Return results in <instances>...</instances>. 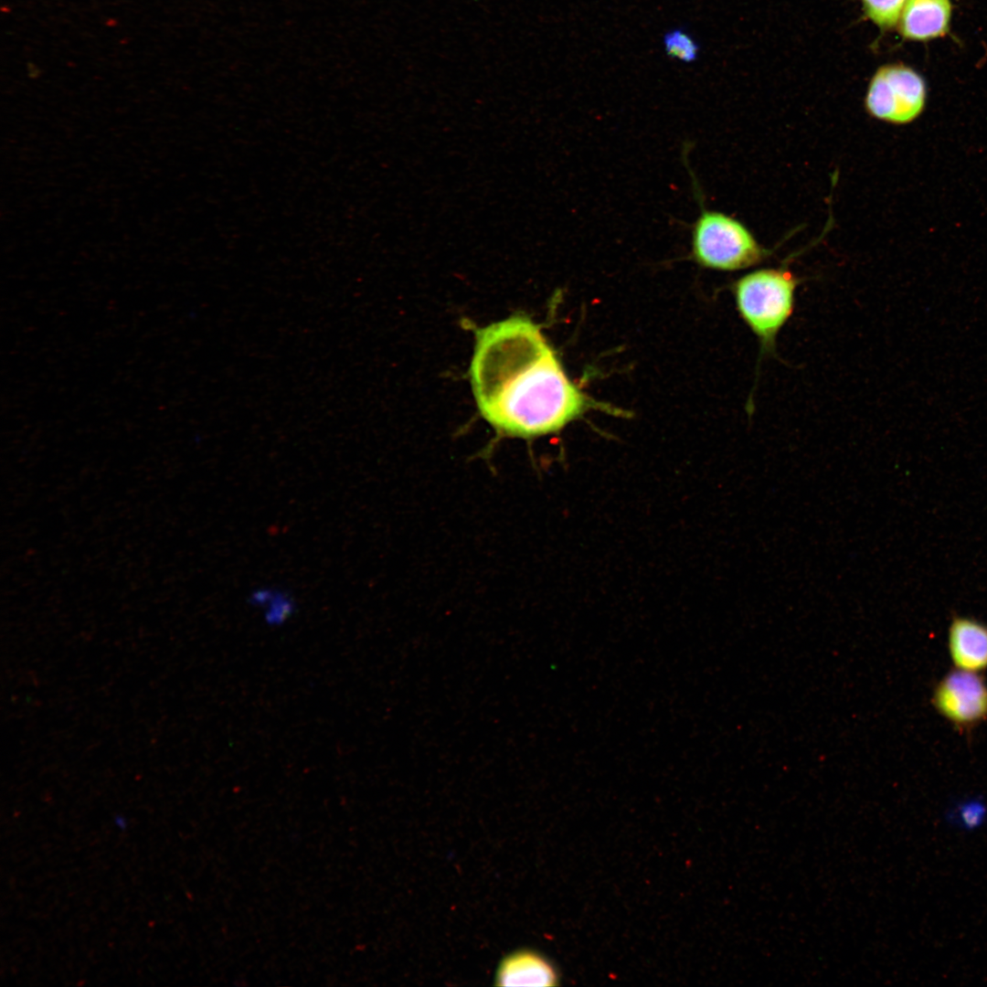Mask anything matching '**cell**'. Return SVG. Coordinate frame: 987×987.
Listing matches in <instances>:
<instances>
[{
	"instance_id": "obj_1",
	"label": "cell",
	"mask_w": 987,
	"mask_h": 987,
	"mask_svg": "<svg viewBox=\"0 0 987 987\" xmlns=\"http://www.w3.org/2000/svg\"><path fill=\"white\" fill-rule=\"evenodd\" d=\"M470 377L482 416L509 437L557 432L591 406L539 326L522 314L476 330Z\"/></svg>"
},
{
	"instance_id": "obj_2",
	"label": "cell",
	"mask_w": 987,
	"mask_h": 987,
	"mask_svg": "<svg viewBox=\"0 0 987 987\" xmlns=\"http://www.w3.org/2000/svg\"><path fill=\"white\" fill-rule=\"evenodd\" d=\"M800 281L780 267L748 272L733 283L737 310L758 339L759 357L775 355L779 333L794 312Z\"/></svg>"
},
{
	"instance_id": "obj_3",
	"label": "cell",
	"mask_w": 987,
	"mask_h": 987,
	"mask_svg": "<svg viewBox=\"0 0 987 987\" xmlns=\"http://www.w3.org/2000/svg\"><path fill=\"white\" fill-rule=\"evenodd\" d=\"M692 253L703 267L734 271L759 264L769 251L737 219L702 208L692 228Z\"/></svg>"
},
{
	"instance_id": "obj_4",
	"label": "cell",
	"mask_w": 987,
	"mask_h": 987,
	"mask_svg": "<svg viewBox=\"0 0 987 987\" xmlns=\"http://www.w3.org/2000/svg\"><path fill=\"white\" fill-rule=\"evenodd\" d=\"M927 102V85L916 70L903 64L880 67L872 77L865 106L878 120L907 124L923 112Z\"/></svg>"
},
{
	"instance_id": "obj_5",
	"label": "cell",
	"mask_w": 987,
	"mask_h": 987,
	"mask_svg": "<svg viewBox=\"0 0 987 987\" xmlns=\"http://www.w3.org/2000/svg\"><path fill=\"white\" fill-rule=\"evenodd\" d=\"M936 710L959 729H970L987 719V685L979 673L955 669L936 685Z\"/></svg>"
},
{
	"instance_id": "obj_6",
	"label": "cell",
	"mask_w": 987,
	"mask_h": 987,
	"mask_svg": "<svg viewBox=\"0 0 987 987\" xmlns=\"http://www.w3.org/2000/svg\"><path fill=\"white\" fill-rule=\"evenodd\" d=\"M948 645L957 669L974 673L987 669V625L983 622L970 617H953Z\"/></svg>"
},
{
	"instance_id": "obj_7",
	"label": "cell",
	"mask_w": 987,
	"mask_h": 987,
	"mask_svg": "<svg viewBox=\"0 0 987 987\" xmlns=\"http://www.w3.org/2000/svg\"><path fill=\"white\" fill-rule=\"evenodd\" d=\"M950 0H907L899 18L900 35L908 40L928 41L950 30Z\"/></svg>"
},
{
	"instance_id": "obj_8",
	"label": "cell",
	"mask_w": 987,
	"mask_h": 987,
	"mask_svg": "<svg viewBox=\"0 0 987 987\" xmlns=\"http://www.w3.org/2000/svg\"><path fill=\"white\" fill-rule=\"evenodd\" d=\"M498 986H550L555 985V969L537 952L516 950L505 956L495 973Z\"/></svg>"
},
{
	"instance_id": "obj_9",
	"label": "cell",
	"mask_w": 987,
	"mask_h": 987,
	"mask_svg": "<svg viewBox=\"0 0 987 987\" xmlns=\"http://www.w3.org/2000/svg\"><path fill=\"white\" fill-rule=\"evenodd\" d=\"M944 818L960 832H978L987 825V803L980 798L961 800L947 810Z\"/></svg>"
},
{
	"instance_id": "obj_10",
	"label": "cell",
	"mask_w": 987,
	"mask_h": 987,
	"mask_svg": "<svg viewBox=\"0 0 987 987\" xmlns=\"http://www.w3.org/2000/svg\"><path fill=\"white\" fill-rule=\"evenodd\" d=\"M907 0H862L865 16L881 30L897 26Z\"/></svg>"
},
{
	"instance_id": "obj_11",
	"label": "cell",
	"mask_w": 987,
	"mask_h": 987,
	"mask_svg": "<svg viewBox=\"0 0 987 987\" xmlns=\"http://www.w3.org/2000/svg\"><path fill=\"white\" fill-rule=\"evenodd\" d=\"M666 52L673 58L691 61L696 58L698 48L694 39L681 30H674L664 37Z\"/></svg>"
}]
</instances>
